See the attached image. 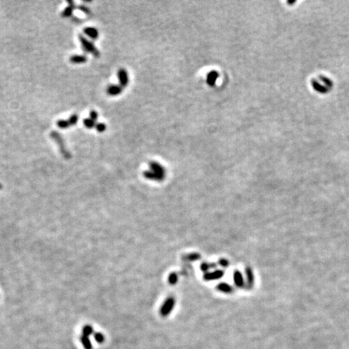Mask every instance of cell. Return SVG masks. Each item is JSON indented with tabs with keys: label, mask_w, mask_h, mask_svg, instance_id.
<instances>
[{
	"label": "cell",
	"mask_w": 349,
	"mask_h": 349,
	"mask_svg": "<svg viewBox=\"0 0 349 349\" xmlns=\"http://www.w3.org/2000/svg\"><path fill=\"white\" fill-rule=\"evenodd\" d=\"M150 166L151 170H152V172H149L148 171V172H145V177H147V179H150V180H159L163 178L164 169L161 165H159V164L155 162H150Z\"/></svg>",
	"instance_id": "cell-1"
},
{
	"label": "cell",
	"mask_w": 349,
	"mask_h": 349,
	"mask_svg": "<svg viewBox=\"0 0 349 349\" xmlns=\"http://www.w3.org/2000/svg\"><path fill=\"white\" fill-rule=\"evenodd\" d=\"M50 136L55 141V142L57 143V145L58 146L60 152L62 153V156L64 157L65 158H67V159L71 158V154H70V152L67 150V147H66V145H65V142H64V139H63V137H62V135H61L59 133H57V132L53 131V132H52V133H50Z\"/></svg>",
	"instance_id": "cell-2"
},
{
	"label": "cell",
	"mask_w": 349,
	"mask_h": 349,
	"mask_svg": "<svg viewBox=\"0 0 349 349\" xmlns=\"http://www.w3.org/2000/svg\"><path fill=\"white\" fill-rule=\"evenodd\" d=\"M78 38H79V41L82 45L83 50L86 51L87 53H92L96 57H99L100 56V51L98 50L97 48L94 45L92 41L85 38L82 35H78Z\"/></svg>",
	"instance_id": "cell-3"
},
{
	"label": "cell",
	"mask_w": 349,
	"mask_h": 349,
	"mask_svg": "<svg viewBox=\"0 0 349 349\" xmlns=\"http://www.w3.org/2000/svg\"><path fill=\"white\" fill-rule=\"evenodd\" d=\"M117 75H118L120 86L123 88L125 87L128 85V83H129V75H128V73H127L126 70L123 68L120 69V70H118Z\"/></svg>",
	"instance_id": "cell-4"
},
{
	"label": "cell",
	"mask_w": 349,
	"mask_h": 349,
	"mask_svg": "<svg viewBox=\"0 0 349 349\" xmlns=\"http://www.w3.org/2000/svg\"><path fill=\"white\" fill-rule=\"evenodd\" d=\"M311 85H312L313 88L314 89V91H316L318 93L321 94H327L330 92V89L328 87H327L325 85L319 83V82L317 81V79L313 78L311 80Z\"/></svg>",
	"instance_id": "cell-5"
},
{
	"label": "cell",
	"mask_w": 349,
	"mask_h": 349,
	"mask_svg": "<svg viewBox=\"0 0 349 349\" xmlns=\"http://www.w3.org/2000/svg\"><path fill=\"white\" fill-rule=\"evenodd\" d=\"M67 2H68L69 6L67 7H66L64 9V10L62 11V17L63 18H69L70 17V16H72L73 15V12H74V10L75 9V5H74V2H73V1H70V0H69V1H67Z\"/></svg>",
	"instance_id": "cell-6"
},
{
	"label": "cell",
	"mask_w": 349,
	"mask_h": 349,
	"mask_svg": "<svg viewBox=\"0 0 349 349\" xmlns=\"http://www.w3.org/2000/svg\"><path fill=\"white\" fill-rule=\"evenodd\" d=\"M122 92H123V87H121L120 85H111L107 88V95L112 96H118Z\"/></svg>",
	"instance_id": "cell-7"
},
{
	"label": "cell",
	"mask_w": 349,
	"mask_h": 349,
	"mask_svg": "<svg viewBox=\"0 0 349 349\" xmlns=\"http://www.w3.org/2000/svg\"><path fill=\"white\" fill-rule=\"evenodd\" d=\"M83 32L93 40H97L99 38V31L96 28L92 27H87L83 29Z\"/></svg>",
	"instance_id": "cell-8"
},
{
	"label": "cell",
	"mask_w": 349,
	"mask_h": 349,
	"mask_svg": "<svg viewBox=\"0 0 349 349\" xmlns=\"http://www.w3.org/2000/svg\"><path fill=\"white\" fill-rule=\"evenodd\" d=\"M87 61V57L85 55H73L70 57V62L74 64L85 63Z\"/></svg>",
	"instance_id": "cell-9"
},
{
	"label": "cell",
	"mask_w": 349,
	"mask_h": 349,
	"mask_svg": "<svg viewBox=\"0 0 349 349\" xmlns=\"http://www.w3.org/2000/svg\"><path fill=\"white\" fill-rule=\"evenodd\" d=\"M217 77H218V74H217V72L215 71V70L211 71V72L208 74L207 82H208V84H209V86H214L215 82H216V80L217 79Z\"/></svg>",
	"instance_id": "cell-10"
},
{
	"label": "cell",
	"mask_w": 349,
	"mask_h": 349,
	"mask_svg": "<svg viewBox=\"0 0 349 349\" xmlns=\"http://www.w3.org/2000/svg\"><path fill=\"white\" fill-rule=\"evenodd\" d=\"M318 78H319V79L321 80L324 84H325V86H326L327 87L329 88V89H331V88L333 87V82H332V80H331L329 78H327V77L323 76V75H319Z\"/></svg>",
	"instance_id": "cell-11"
},
{
	"label": "cell",
	"mask_w": 349,
	"mask_h": 349,
	"mask_svg": "<svg viewBox=\"0 0 349 349\" xmlns=\"http://www.w3.org/2000/svg\"><path fill=\"white\" fill-rule=\"evenodd\" d=\"M82 123H83L84 126L86 127V128H87V129H92V128H94V127H96V122L95 121H92V119H90V118H86V119H84L83 121H82Z\"/></svg>",
	"instance_id": "cell-12"
},
{
	"label": "cell",
	"mask_w": 349,
	"mask_h": 349,
	"mask_svg": "<svg viewBox=\"0 0 349 349\" xmlns=\"http://www.w3.org/2000/svg\"><path fill=\"white\" fill-rule=\"evenodd\" d=\"M57 126L58 127V128H60V129H67V128H69V127L70 126V123H69L68 121H65V120H59V121H57Z\"/></svg>",
	"instance_id": "cell-13"
},
{
	"label": "cell",
	"mask_w": 349,
	"mask_h": 349,
	"mask_svg": "<svg viewBox=\"0 0 349 349\" xmlns=\"http://www.w3.org/2000/svg\"><path fill=\"white\" fill-rule=\"evenodd\" d=\"M68 121L70 125H75L78 121V116L77 114H73L70 117Z\"/></svg>",
	"instance_id": "cell-14"
},
{
	"label": "cell",
	"mask_w": 349,
	"mask_h": 349,
	"mask_svg": "<svg viewBox=\"0 0 349 349\" xmlns=\"http://www.w3.org/2000/svg\"><path fill=\"white\" fill-rule=\"evenodd\" d=\"M172 306H173V304H172V303H167V304L163 306V308H162V314H163V315L167 314L168 313L171 311V310H172Z\"/></svg>",
	"instance_id": "cell-15"
},
{
	"label": "cell",
	"mask_w": 349,
	"mask_h": 349,
	"mask_svg": "<svg viewBox=\"0 0 349 349\" xmlns=\"http://www.w3.org/2000/svg\"><path fill=\"white\" fill-rule=\"evenodd\" d=\"M77 8H78L79 11H81L82 12H83L84 14L88 15V16H89V15H91V13H92V12H91L90 9H89L87 7L84 6V5H79L78 7H77Z\"/></svg>",
	"instance_id": "cell-16"
},
{
	"label": "cell",
	"mask_w": 349,
	"mask_h": 349,
	"mask_svg": "<svg viewBox=\"0 0 349 349\" xmlns=\"http://www.w3.org/2000/svg\"><path fill=\"white\" fill-rule=\"evenodd\" d=\"M106 125L104 123H98L96 125V129L99 133H103L106 130Z\"/></svg>",
	"instance_id": "cell-17"
},
{
	"label": "cell",
	"mask_w": 349,
	"mask_h": 349,
	"mask_svg": "<svg viewBox=\"0 0 349 349\" xmlns=\"http://www.w3.org/2000/svg\"><path fill=\"white\" fill-rule=\"evenodd\" d=\"M89 116H90V119H92V121H95V122H96V121L98 120V118H99V114H98L97 112L95 111V110L91 111L90 113H89Z\"/></svg>",
	"instance_id": "cell-18"
},
{
	"label": "cell",
	"mask_w": 349,
	"mask_h": 349,
	"mask_svg": "<svg viewBox=\"0 0 349 349\" xmlns=\"http://www.w3.org/2000/svg\"><path fill=\"white\" fill-rule=\"evenodd\" d=\"M96 339H98V340H100V339H101V340H103V336H102V335H100V334H96Z\"/></svg>",
	"instance_id": "cell-19"
},
{
	"label": "cell",
	"mask_w": 349,
	"mask_h": 349,
	"mask_svg": "<svg viewBox=\"0 0 349 349\" xmlns=\"http://www.w3.org/2000/svg\"><path fill=\"white\" fill-rule=\"evenodd\" d=\"M295 2H296V1H289V2H288V3H289V4H293Z\"/></svg>",
	"instance_id": "cell-20"
}]
</instances>
